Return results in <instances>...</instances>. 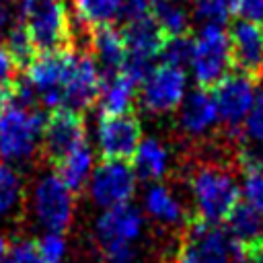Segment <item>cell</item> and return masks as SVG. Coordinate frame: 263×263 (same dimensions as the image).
<instances>
[{"mask_svg":"<svg viewBox=\"0 0 263 263\" xmlns=\"http://www.w3.org/2000/svg\"><path fill=\"white\" fill-rule=\"evenodd\" d=\"M189 187L195 199L197 218L210 224L226 222L240 201V189L228 160H199L189 171Z\"/></svg>","mask_w":263,"mask_h":263,"instance_id":"cell-1","label":"cell"},{"mask_svg":"<svg viewBox=\"0 0 263 263\" xmlns=\"http://www.w3.org/2000/svg\"><path fill=\"white\" fill-rule=\"evenodd\" d=\"M21 21L39 55L76 49V35L64 0H23Z\"/></svg>","mask_w":263,"mask_h":263,"instance_id":"cell-2","label":"cell"},{"mask_svg":"<svg viewBox=\"0 0 263 263\" xmlns=\"http://www.w3.org/2000/svg\"><path fill=\"white\" fill-rule=\"evenodd\" d=\"M181 249L197 263H247V247L222 224L191 216L183 228Z\"/></svg>","mask_w":263,"mask_h":263,"instance_id":"cell-3","label":"cell"},{"mask_svg":"<svg viewBox=\"0 0 263 263\" xmlns=\"http://www.w3.org/2000/svg\"><path fill=\"white\" fill-rule=\"evenodd\" d=\"M47 115L41 109L10 105L0 113V160L23 162L31 158L41 144Z\"/></svg>","mask_w":263,"mask_h":263,"instance_id":"cell-4","label":"cell"},{"mask_svg":"<svg viewBox=\"0 0 263 263\" xmlns=\"http://www.w3.org/2000/svg\"><path fill=\"white\" fill-rule=\"evenodd\" d=\"M86 142V121L82 113H76L66 107L51 109L47 113L39 154L41 160L58 168L68 156H72Z\"/></svg>","mask_w":263,"mask_h":263,"instance_id":"cell-5","label":"cell"},{"mask_svg":"<svg viewBox=\"0 0 263 263\" xmlns=\"http://www.w3.org/2000/svg\"><path fill=\"white\" fill-rule=\"evenodd\" d=\"M191 68L197 88L208 92H214V88L230 74V43L228 33L222 27H201L195 37Z\"/></svg>","mask_w":263,"mask_h":263,"instance_id":"cell-6","label":"cell"},{"mask_svg":"<svg viewBox=\"0 0 263 263\" xmlns=\"http://www.w3.org/2000/svg\"><path fill=\"white\" fill-rule=\"evenodd\" d=\"M255 84L251 78L230 72L216 88H214V101L218 105V115L226 127V136L234 140L238 134H242L245 119L249 117L253 105H255Z\"/></svg>","mask_w":263,"mask_h":263,"instance_id":"cell-7","label":"cell"},{"mask_svg":"<svg viewBox=\"0 0 263 263\" xmlns=\"http://www.w3.org/2000/svg\"><path fill=\"white\" fill-rule=\"evenodd\" d=\"M142 146V123L134 111L99 119V156L103 160L134 162Z\"/></svg>","mask_w":263,"mask_h":263,"instance_id":"cell-8","label":"cell"},{"mask_svg":"<svg viewBox=\"0 0 263 263\" xmlns=\"http://www.w3.org/2000/svg\"><path fill=\"white\" fill-rule=\"evenodd\" d=\"M35 216L47 232L62 234L70 228L74 216V193L58 179V175H47L37 183Z\"/></svg>","mask_w":263,"mask_h":263,"instance_id":"cell-9","label":"cell"},{"mask_svg":"<svg viewBox=\"0 0 263 263\" xmlns=\"http://www.w3.org/2000/svg\"><path fill=\"white\" fill-rule=\"evenodd\" d=\"M136 191V171L125 160H101L90 177V197L101 208L129 201Z\"/></svg>","mask_w":263,"mask_h":263,"instance_id":"cell-10","label":"cell"},{"mask_svg":"<svg viewBox=\"0 0 263 263\" xmlns=\"http://www.w3.org/2000/svg\"><path fill=\"white\" fill-rule=\"evenodd\" d=\"M228 43L232 70L253 82L263 80V27L238 18L228 29Z\"/></svg>","mask_w":263,"mask_h":263,"instance_id":"cell-11","label":"cell"},{"mask_svg":"<svg viewBox=\"0 0 263 263\" xmlns=\"http://www.w3.org/2000/svg\"><path fill=\"white\" fill-rule=\"evenodd\" d=\"M183 92L185 70L168 64H156V68L140 86V101L146 111L160 115L175 111L183 103Z\"/></svg>","mask_w":263,"mask_h":263,"instance_id":"cell-12","label":"cell"},{"mask_svg":"<svg viewBox=\"0 0 263 263\" xmlns=\"http://www.w3.org/2000/svg\"><path fill=\"white\" fill-rule=\"evenodd\" d=\"M101 97V74L88 51H78L76 66L66 82L64 107L76 113L88 111Z\"/></svg>","mask_w":263,"mask_h":263,"instance_id":"cell-13","label":"cell"},{"mask_svg":"<svg viewBox=\"0 0 263 263\" xmlns=\"http://www.w3.org/2000/svg\"><path fill=\"white\" fill-rule=\"evenodd\" d=\"M88 53L92 55L101 78L123 72L125 66V41L115 25H99L88 33Z\"/></svg>","mask_w":263,"mask_h":263,"instance_id":"cell-14","label":"cell"},{"mask_svg":"<svg viewBox=\"0 0 263 263\" xmlns=\"http://www.w3.org/2000/svg\"><path fill=\"white\" fill-rule=\"evenodd\" d=\"M140 230L142 216L129 203L105 210V214L97 222V238L101 242V249L113 245H132V240L138 238Z\"/></svg>","mask_w":263,"mask_h":263,"instance_id":"cell-15","label":"cell"},{"mask_svg":"<svg viewBox=\"0 0 263 263\" xmlns=\"http://www.w3.org/2000/svg\"><path fill=\"white\" fill-rule=\"evenodd\" d=\"M220 119L218 115V105L214 101V95L201 88H195L187 95V99L181 103V113H179V127L181 134L199 138L203 136L216 121Z\"/></svg>","mask_w":263,"mask_h":263,"instance_id":"cell-16","label":"cell"},{"mask_svg":"<svg viewBox=\"0 0 263 263\" xmlns=\"http://www.w3.org/2000/svg\"><path fill=\"white\" fill-rule=\"evenodd\" d=\"M138 84L125 74L119 72L115 76L101 78V113L103 115H121L134 111Z\"/></svg>","mask_w":263,"mask_h":263,"instance_id":"cell-17","label":"cell"},{"mask_svg":"<svg viewBox=\"0 0 263 263\" xmlns=\"http://www.w3.org/2000/svg\"><path fill=\"white\" fill-rule=\"evenodd\" d=\"M226 228L245 247L263 238V214L255 210L247 199H240L226 218Z\"/></svg>","mask_w":263,"mask_h":263,"instance_id":"cell-18","label":"cell"},{"mask_svg":"<svg viewBox=\"0 0 263 263\" xmlns=\"http://www.w3.org/2000/svg\"><path fill=\"white\" fill-rule=\"evenodd\" d=\"M121 2L123 0H70L76 21L80 29H86V33L99 25H113Z\"/></svg>","mask_w":263,"mask_h":263,"instance_id":"cell-19","label":"cell"},{"mask_svg":"<svg viewBox=\"0 0 263 263\" xmlns=\"http://www.w3.org/2000/svg\"><path fill=\"white\" fill-rule=\"evenodd\" d=\"M150 12L166 37L191 35V12L181 4V0H152Z\"/></svg>","mask_w":263,"mask_h":263,"instance_id":"cell-20","label":"cell"},{"mask_svg":"<svg viewBox=\"0 0 263 263\" xmlns=\"http://www.w3.org/2000/svg\"><path fill=\"white\" fill-rule=\"evenodd\" d=\"M166 166H168L166 148L158 140H144L134 158L136 175L144 181H156L164 177Z\"/></svg>","mask_w":263,"mask_h":263,"instance_id":"cell-21","label":"cell"},{"mask_svg":"<svg viewBox=\"0 0 263 263\" xmlns=\"http://www.w3.org/2000/svg\"><path fill=\"white\" fill-rule=\"evenodd\" d=\"M146 210L152 218L164 224H187L191 216H185L181 203L173 197V193L164 185H154L146 193Z\"/></svg>","mask_w":263,"mask_h":263,"instance_id":"cell-22","label":"cell"},{"mask_svg":"<svg viewBox=\"0 0 263 263\" xmlns=\"http://www.w3.org/2000/svg\"><path fill=\"white\" fill-rule=\"evenodd\" d=\"M88 171H90V150L88 144H84L55 168V175L72 193H80L88 177Z\"/></svg>","mask_w":263,"mask_h":263,"instance_id":"cell-23","label":"cell"},{"mask_svg":"<svg viewBox=\"0 0 263 263\" xmlns=\"http://www.w3.org/2000/svg\"><path fill=\"white\" fill-rule=\"evenodd\" d=\"M4 45H6L8 53L12 55V60H14L16 68L21 70V74H25V72L31 68V64L37 60V55H39L21 18H18V21H14V25L10 27V31H8V35H6V43H4Z\"/></svg>","mask_w":263,"mask_h":263,"instance_id":"cell-24","label":"cell"},{"mask_svg":"<svg viewBox=\"0 0 263 263\" xmlns=\"http://www.w3.org/2000/svg\"><path fill=\"white\" fill-rule=\"evenodd\" d=\"M18 82H21V70L16 68L6 45L0 43V113L14 103Z\"/></svg>","mask_w":263,"mask_h":263,"instance_id":"cell-25","label":"cell"},{"mask_svg":"<svg viewBox=\"0 0 263 263\" xmlns=\"http://www.w3.org/2000/svg\"><path fill=\"white\" fill-rule=\"evenodd\" d=\"M230 8L226 0H191V18L199 21L203 27H226L230 18Z\"/></svg>","mask_w":263,"mask_h":263,"instance_id":"cell-26","label":"cell"},{"mask_svg":"<svg viewBox=\"0 0 263 263\" xmlns=\"http://www.w3.org/2000/svg\"><path fill=\"white\" fill-rule=\"evenodd\" d=\"M193 49H195V37H191V35L168 37L158 64H168V66L185 70V66H191Z\"/></svg>","mask_w":263,"mask_h":263,"instance_id":"cell-27","label":"cell"},{"mask_svg":"<svg viewBox=\"0 0 263 263\" xmlns=\"http://www.w3.org/2000/svg\"><path fill=\"white\" fill-rule=\"evenodd\" d=\"M21 201V179L18 175L0 162V218L10 214Z\"/></svg>","mask_w":263,"mask_h":263,"instance_id":"cell-28","label":"cell"},{"mask_svg":"<svg viewBox=\"0 0 263 263\" xmlns=\"http://www.w3.org/2000/svg\"><path fill=\"white\" fill-rule=\"evenodd\" d=\"M0 263H45L37 240H16L10 245V251Z\"/></svg>","mask_w":263,"mask_h":263,"instance_id":"cell-29","label":"cell"},{"mask_svg":"<svg viewBox=\"0 0 263 263\" xmlns=\"http://www.w3.org/2000/svg\"><path fill=\"white\" fill-rule=\"evenodd\" d=\"M37 245H39V253L45 263H62L64 253H66V242L60 234L47 232L43 238L37 240Z\"/></svg>","mask_w":263,"mask_h":263,"instance_id":"cell-30","label":"cell"},{"mask_svg":"<svg viewBox=\"0 0 263 263\" xmlns=\"http://www.w3.org/2000/svg\"><path fill=\"white\" fill-rule=\"evenodd\" d=\"M242 134H247L251 140L263 142V88L255 99V105L249 113V117L245 119L242 125Z\"/></svg>","mask_w":263,"mask_h":263,"instance_id":"cell-31","label":"cell"},{"mask_svg":"<svg viewBox=\"0 0 263 263\" xmlns=\"http://www.w3.org/2000/svg\"><path fill=\"white\" fill-rule=\"evenodd\" d=\"M150 6H152V0H123L117 16L125 25V23H132L136 18L150 14Z\"/></svg>","mask_w":263,"mask_h":263,"instance_id":"cell-32","label":"cell"},{"mask_svg":"<svg viewBox=\"0 0 263 263\" xmlns=\"http://www.w3.org/2000/svg\"><path fill=\"white\" fill-rule=\"evenodd\" d=\"M236 16H240L247 23L263 27V0H240Z\"/></svg>","mask_w":263,"mask_h":263,"instance_id":"cell-33","label":"cell"},{"mask_svg":"<svg viewBox=\"0 0 263 263\" xmlns=\"http://www.w3.org/2000/svg\"><path fill=\"white\" fill-rule=\"evenodd\" d=\"M12 25H14V21H12V12H10L8 4L0 6V37H2V35L6 37Z\"/></svg>","mask_w":263,"mask_h":263,"instance_id":"cell-34","label":"cell"},{"mask_svg":"<svg viewBox=\"0 0 263 263\" xmlns=\"http://www.w3.org/2000/svg\"><path fill=\"white\" fill-rule=\"evenodd\" d=\"M247 263H263V238L247 247Z\"/></svg>","mask_w":263,"mask_h":263,"instance_id":"cell-35","label":"cell"},{"mask_svg":"<svg viewBox=\"0 0 263 263\" xmlns=\"http://www.w3.org/2000/svg\"><path fill=\"white\" fill-rule=\"evenodd\" d=\"M171 263H197V261H195L187 251H183V249L179 247V251H177V255L173 257V261H171Z\"/></svg>","mask_w":263,"mask_h":263,"instance_id":"cell-36","label":"cell"},{"mask_svg":"<svg viewBox=\"0 0 263 263\" xmlns=\"http://www.w3.org/2000/svg\"><path fill=\"white\" fill-rule=\"evenodd\" d=\"M8 251H10V242L0 234V261L6 257V253H8Z\"/></svg>","mask_w":263,"mask_h":263,"instance_id":"cell-37","label":"cell"},{"mask_svg":"<svg viewBox=\"0 0 263 263\" xmlns=\"http://www.w3.org/2000/svg\"><path fill=\"white\" fill-rule=\"evenodd\" d=\"M226 4H228V8H230V12H232V14H236V10H238V4H240V0H226Z\"/></svg>","mask_w":263,"mask_h":263,"instance_id":"cell-38","label":"cell"},{"mask_svg":"<svg viewBox=\"0 0 263 263\" xmlns=\"http://www.w3.org/2000/svg\"><path fill=\"white\" fill-rule=\"evenodd\" d=\"M2 2H4V4H14L16 0H2Z\"/></svg>","mask_w":263,"mask_h":263,"instance_id":"cell-39","label":"cell"}]
</instances>
